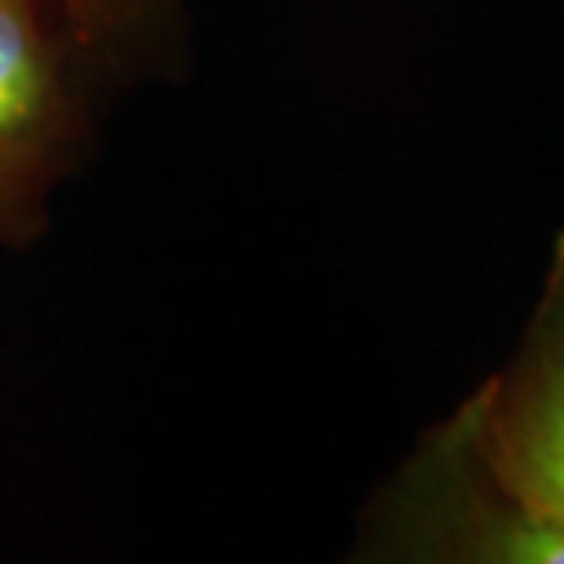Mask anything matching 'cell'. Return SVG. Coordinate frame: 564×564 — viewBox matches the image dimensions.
I'll return each mask as SVG.
<instances>
[{
  "mask_svg": "<svg viewBox=\"0 0 564 564\" xmlns=\"http://www.w3.org/2000/svg\"><path fill=\"white\" fill-rule=\"evenodd\" d=\"M359 546L378 561L564 564V539L513 499L462 403L381 488Z\"/></svg>",
  "mask_w": 564,
  "mask_h": 564,
  "instance_id": "obj_1",
  "label": "cell"
},
{
  "mask_svg": "<svg viewBox=\"0 0 564 564\" xmlns=\"http://www.w3.org/2000/svg\"><path fill=\"white\" fill-rule=\"evenodd\" d=\"M85 118L44 0H0V246H26L74 165Z\"/></svg>",
  "mask_w": 564,
  "mask_h": 564,
  "instance_id": "obj_2",
  "label": "cell"
},
{
  "mask_svg": "<svg viewBox=\"0 0 564 564\" xmlns=\"http://www.w3.org/2000/svg\"><path fill=\"white\" fill-rule=\"evenodd\" d=\"M462 408L513 499L564 539V348L528 326L517 356Z\"/></svg>",
  "mask_w": 564,
  "mask_h": 564,
  "instance_id": "obj_3",
  "label": "cell"
},
{
  "mask_svg": "<svg viewBox=\"0 0 564 564\" xmlns=\"http://www.w3.org/2000/svg\"><path fill=\"white\" fill-rule=\"evenodd\" d=\"M59 4L70 37L85 48V44H99L140 22L154 0H59Z\"/></svg>",
  "mask_w": 564,
  "mask_h": 564,
  "instance_id": "obj_4",
  "label": "cell"
},
{
  "mask_svg": "<svg viewBox=\"0 0 564 564\" xmlns=\"http://www.w3.org/2000/svg\"><path fill=\"white\" fill-rule=\"evenodd\" d=\"M532 330L554 337V341L564 348V231L554 242V261H550L546 290H543V301H539V308H535Z\"/></svg>",
  "mask_w": 564,
  "mask_h": 564,
  "instance_id": "obj_5",
  "label": "cell"
}]
</instances>
